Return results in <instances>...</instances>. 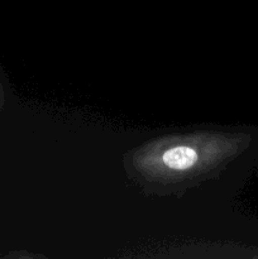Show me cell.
Masks as SVG:
<instances>
[{
  "label": "cell",
  "instance_id": "6da1fadb",
  "mask_svg": "<svg viewBox=\"0 0 258 259\" xmlns=\"http://www.w3.org/2000/svg\"><path fill=\"white\" fill-rule=\"evenodd\" d=\"M254 142L252 131H199L158 137L126 152L129 179L151 196L181 197L220 175Z\"/></svg>",
  "mask_w": 258,
  "mask_h": 259
}]
</instances>
